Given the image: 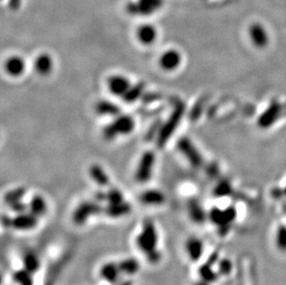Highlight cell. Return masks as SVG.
Segmentation results:
<instances>
[{"mask_svg": "<svg viewBox=\"0 0 286 285\" xmlns=\"http://www.w3.org/2000/svg\"><path fill=\"white\" fill-rule=\"evenodd\" d=\"M28 209L32 214L39 219L48 213L49 207L48 203L42 195H36L33 196L29 202Z\"/></svg>", "mask_w": 286, "mask_h": 285, "instance_id": "obj_21", "label": "cell"}, {"mask_svg": "<svg viewBox=\"0 0 286 285\" xmlns=\"http://www.w3.org/2000/svg\"><path fill=\"white\" fill-rule=\"evenodd\" d=\"M121 274L126 276H133L140 271L139 261L133 257H128L118 262Z\"/></svg>", "mask_w": 286, "mask_h": 285, "instance_id": "obj_25", "label": "cell"}, {"mask_svg": "<svg viewBox=\"0 0 286 285\" xmlns=\"http://www.w3.org/2000/svg\"><path fill=\"white\" fill-rule=\"evenodd\" d=\"M181 56L179 51L175 49H169L161 55L159 64L162 70L172 71L177 70L181 65Z\"/></svg>", "mask_w": 286, "mask_h": 285, "instance_id": "obj_14", "label": "cell"}, {"mask_svg": "<svg viewBox=\"0 0 286 285\" xmlns=\"http://www.w3.org/2000/svg\"><path fill=\"white\" fill-rule=\"evenodd\" d=\"M131 205L123 201L115 205H109L106 209V213L112 218H119L129 214L131 212Z\"/></svg>", "mask_w": 286, "mask_h": 285, "instance_id": "obj_26", "label": "cell"}, {"mask_svg": "<svg viewBox=\"0 0 286 285\" xmlns=\"http://www.w3.org/2000/svg\"><path fill=\"white\" fill-rule=\"evenodd\" d=\"M274 243L276 248L283 253H286V225L280 224L275 231Z\"/></svg>", "mask_w": 286, "mask_h": 285, "instance_id": "obj_29", "label": "cell"}, {"mask_svg": "<svg viewBox=\"0 0 286 285\" xmlns=\"http://www.w3.org/2000/svg\"><path fill=\"white\" fill-rule=\"evenodd\" d=\"M218 260V257H217V255L213 254L211 257H210L209 260L203 264L199 271H198V274H199V277H200V280H203L205 282H208L210 284H213L214 282H216L217 279L220 276L218 271L213 268L214 265L216 263V261Z\"/></svg>", "mask_w": 286, "mask_h": 285, "instance_id": "obj_16", "label": "cell"}, {"mask_svg": "<svg viewBox=\"0 0 286 285\" xmlns=\"http://www.w3.org/2000/svg\"><path fill=\"white\" fill-rule=\"evenodd\" d=\"M184 251L191 261L197 262L204 255L205 243L199 237H189L184 243Z\"/></svg>", "mask_w": 286, "mask_h": 285, "instance_id": "obj_11", "label": "cell"}, {"mask_svg": "<svg viewBox=\"0 0 286 285\" xmlns=\"http://www.w3.org/2000/svg\"><path fill=\"white\" fill-rule=\"evenodd\" d=\"M38 223V218L31 212L18 213L13 219H10L9 226L19 230H30L35 228Z\"/></svg>", "mask_w": 286, "mask_h": 285, "instance_id": "obj_13", "label": "cell"}, {"mask_svg": "<svg viewBox=\"0 0 286 285\" xmlns=\"http://www.w3.org/2000/svg\"><path fill=\"white\" fill-rule=\"evenodd\" d=\"M282 114V105L273 101L270 107L258 118V124L262 129H268L274 124Z\"/></svg>", "mask_w": 286, "mask_h": 285, "instance_id": "obj_10", "label": "cell"}, {"mask_svg": "<svg viewBox=\"0 0 286 285\" xmlns=\"http://www.w3.org/2000/svg\"><path fill=\"white\" fill-rule=\"evenodd\" d=\"M231 190L232 188L230 185V181H221L217 184L213 193L218 197H224V196L230 195Z\"/></svg>", "mask_w": 286, "mask_h": 285, "instance_id": "obj_32", "label": "cell"}, {"mask_svg": "<svg viewBox=\"0 0 286 285\" xmlns=\"http://www.w3.org/2000/svg\"><path fill=\"white\" fill-rule=\"evenodd\" d=\"M178 149L185 159L188 160L189 163L194 168H200L203 165V158L201 154L197 150L196 146L186 137H182L179 140Z\"/></svg>", "mask_w": 286, "mask_h": 285, "instance_id": "obj_7", "label": "cell"}, {"mask_svg": "<svg viewBox=\"0 0 286 285\" xmlns=\"http://www.w3.org/2000/svg\"><path fill=\"white\" fill-rule=\"evenodd\" d=\"M163 0H131L126 4L128 14L137 17H148L163 7Z\"/></svg>", "mask_w": 286, "mask_h": 285, "instance_id": "obj_5", "label": "cell"}, {"mask_svg": "<svg viewBox=\"0 0 286 285\" xmlns=\"http://www.w3.org/2000/svg\"><path fill=\"white\" fill-rule=\"evenodd\" d=\"M146 89V84L144 82H139L137 84L131 85V87L128 89L125 94L121 97L122 100L125 103H133L135 101H137L139 98H142L144 92Z\"/></svg>", "mask_w": 286, "mask_h": 285, "instance_id": "obj_24", "label": "cell"}, {"mask_svg": "<svg viewBox=\"0 0 286 285\" xmlns=\"http://www.w3.org/2000/svg\"><path fill=\"white\" fill-rule=\"evenodd\" d=\"M121 271L119 270L118 262H108L100 268L99 276L107 284L115 285L119 283L121 277Z\"/></svg>", "mask_w": 286, "mask_h": 285, "instance_id": "obj_15", "label": "cell"}, {"mask_svg": "<svg viewBox=\"0 0 286 285\" xmlns=\"http://www.w3.org/2000/svg\"><path fill=\"white\" fill-rule=\"evenodd\" d=\"M160 234L156 224L147 220L143 223L137 235L135 244L138 250L145 256L151 264H158L162 258V254L159 249Z\"/></svg>", "mask_w": 286, "mask_h": 285, "instance_id": "obj_1", "label": "cell"}, {"mask_svg": "<svg viewBox=\"0 0 286 285\" xmlns=\"http://www.w3.org/2000/svg\"><path fill=\"white\" fill-rule=\"evenodd\" d=\"M3 285V275L2 273L0 272V285Z\"/></svg>", "mask_w": 286, "mask_h": 285, "instance_id": "obj_39", "label": "cell"}, {"mask_svg": "<svg viewBox=\"0 0 286 285\" xmlns=\"http://www.w3.org/2000/svg\"><path fill=\"white\" fill-rule=\"evenodd\" d=\"M21 0H9L8 1V5H9V7L10 9L12 10H18L20 7H21Z\"/></svg>", "mask_w": 286, "mask_h": 285, "instance_id": "obj_37", "label": "cell"}, {"mask_svg": "<svg viewBox=\"0 0 286 285\" xmlns=\"http://www.w3.org/2000/svg\"><path fill=\"white\" fill-rule=\"evenodd\" d=\"M107 85L110 93H112V95L116 97H122L131 87L132 84L127 77L115 74L109 77L107 81Z\"/></svg>", "mask_w": 286, "mask_h": 285, "instance_id": "obj_12", "label": "cell"}, {"mask_svg": "<svg viewBox=\"0 0 286 285\" xmlns=\"http://www.w3.org/2000/svg\"><path fill=\"white\" fill-rule=\"evenodd\" d=\"M140 201L147 206H160L165 202V195L159 190H147L140 195Z\"/></svg>", "mask_w": 286, "mask_h": 285, "instance_id": "obj_22", "label": "cell"}, {"mask_svg": "<svg viewBox=\"0 0 286 285\" xmlns=\"http://www.w3.org/2000/svg\"><path fill=\"white\" fill-rule=\"evenodd\" d=\"M89 173H90L92 180L95 181L96 183H98V185L106 186L109 184V182H110L109 176H108V174L106 173L104 169L101 167L100 165H98V164L92 165L90 170H89Z\"/></svg>", "mask_w": 286, "mask_h": 285, "instance_id": "obj_27", "label": "cell"}, {"mask_svg": "<svg viewBox=\"0 0 286 285\" xmlns=\"http://www.w3.org/2000/svg\"><path fill=\"white\" fill-rule=\"evenodd\" d=\"M161 125L159 124V122H155L153 125L149 128V130L147 131V134H146V140L150 141V140L154 139L155 135H158L160 130H161Z\"/></svg>", "mask_w": 286, "mask_h": 285, "instance_id": "obj_35", "label": "cell"}, {"mask_svg": "<svg viewBox=\"0 0 286 285\" xmlns=\"http://www.w3.org/2000/svg\"><path fill=\"white\" fill-rule=\"evenodd\" d=\"M13 280L18 285H34V274L23 268L15 272Z\"/></svg>", "mask_w": 286, "mask_h": 285, "instance_id": "obj_31", "label": "cell"}, {"mask_svg": "<svg viewBox=\"0 0 286 285\" xmlns=\"http://www.w3.org/2000/svg\"><path fill=\"white\" fill-rule=\"evenodd\" d=\"M40 259L38 256L34 252H28L24 255L23 260H22V266L23 269L30 271L31 273H35L40 269Z\"/></svg>", "mask_w": 286, "mask_h": 285, "instance_id": "obj_28", "label": "cell"}, {"mask_svg": "<svg viewBox=\"0 0 286 285\" xmlns=\"http://www.w3.org/2000/svg\"><path fill=\"white\" fill-rule=\"evenodd\" d=\"M105 200L108 201L109 205H115L124 201L122 193L116 188H112L106 194Z\"/></svg>", "mask_w": 286, "mask_h": 285, "instance_id": "obj_33", "label": "cell"}, {"mask_svg": "<svg viewBox=\"0 0 286 285\" xmlns=\"http://www.w3.org/2000/svg\"><path fill=\"white\" fill-rule=\"evenodd\" d=\"M4 69L10 76H21L26 70V63L21 57H9L4 63Z\"/></svg>", "mask_w": 286, "mask_h": 285, "instance_id": "obj_17", "label": "cell"}, {"mask_svg": "<svg viewBox=\"0 0 286 285\" xmlns=\"http://www.w3.org/2000/svg\"><path fill=\"white\" fill-rule=\"evenodd\" d=\"M136 37L141 44L148 46L157 40L158 31L152 24L145 23L140 25L136 30Z\"/></svg>", "mask_w": 286, "mask_h": 285, "instance_id": "obj_18", "label": "cell"}, {"mask_svg": "<svg viewBox=\"0 0 286 285\" xmlns=\"http://www.w3.org/2000/svg\"><path fill=\"white\" fill-rule=\"evenodd\" d=\"M283 195H285V196H286V188L283 190Z\"/></svg>", "mask_w": 286, "mask_h": 285, "instance_id": "obj_41", "label": "cell"}, {"mask_svg": "<svg viewBox=\"0 0 286 285\" xmlns=\"http://www.w3.org/2000/svg\"><path fill=\"white\" fill-rule=\"evenodd\" d=\"M34 68L39 75L41 76L49 75V73L52 72L54 68V61L52 57L47 53L40 54L35 58Z\"/></svg>", "mask_w": 286, "mask_h": 285, "instance_id": "obj_19", "label": "cell"}, {"mask_svg": "<svg viewBox=\"0 0 286 285\" xmlns=\"http://www.w3.org/2000/svg\"><path fill=\"white\" fill-rule=\"evenodd\" d=\"M95 112L100 116L117 117L120 114V108L110 100H99L95 106Z\"/></svg>", "mask_w": 286, "mask_h": 285, "instance_id": "obj_20", "label": "cell"}, {"mask_svg": "<svg viewBox=\"0 0 286 285\" xmlns=\"http://www.w3.org/2000/svg\"><path fill=\"white\" fill-rule=\"evenodd\" d=\"M232 271V263L228 258L220 259L218 262L217 271L220 276H228Z\"/></svg>", "mask_w": 286, "mask_h": 285, "instance_id": "obj_34", "label": "cell"}, {"mask_svg": "<svg viewBox=\"0 0 286 285\" xmlns=\"http://www.w3.org/2000/svg\"><path fill=\"white\" fill-rule=\"evenodd\" d=\"M193 285H211V284L210 283H208V282H205V281H203V280H198L197 282H196L195 284Z\"/></svg>", "mask_w": 286, "mask_h": 285, "instance_id": "obj_38", "label": "cell"}, {"mask_svg": "<svg viewBox=\"0 0 286 285\" xmlns=\"http://www.w3.org/2000/svg\"><path fill=\"white\" fill-rule=\"evenodd\" d=\"M101 208L97 202L87 201L80 204L73 213V221L78 224H84L90 217L100 212Z\"/></svg>", "mask_w": 286, "mask_h": 285, "instance_id": "obj_9", "label": "cell"}, {"mask_svg": "<svg viewBox=\"0 0 286 285\" xmlns=\"http://www.w3.org/2000/svg\"><path fill=\"white\" fill-rule=\"evenodd\" d=\"M159 98V97L156 95V94H147V95H143L142 97V99L144 101V103H150V102H153V101H156L157 99Z\"/></svg>", "mask_w": 286, "mask_h": 285, "instance_id": "obj_36", "label": "cell"}, {"mask_svg": "<svg viewBox=\"0 0 286 285\" xmlns=\"http://www.w3.org/2000/svg\"><path fill=\"white\" fill-rule=\"evenodd\" d=\"M114 285H129V284H128V282H125L124 284H122V283L119 282V283H117V284H115Z\"/></svg>", "mask_w": 286, "mask_h": 285, "instance_id": "obj_40", "label": "cell"}, {"mask_svg": "<svg viewBox=\"0 0 286 285\" xmlns=\"http://www.w3.org/2000/svg\"><path fill=\"white\" fill-rule=\"evenodd\" d=\"M184 112H185V106L183 103L179 102L175 105L173 112L168 118L167 121L161 125V130L158 134L157 144L159 147H163L167 144L168 140L172 137L176 128L180 124Z\"/></svg>", "mask_w": 286, "mask_h": 285, "instance_id": "obj_3", "label": "cell"}, {"mask_svg": "<svg viewBox=\"0 0 286 285\" xmlns=\"http://www.w3.org/2000/svg\"><path fill=\"white\" fill-rule=\"evenodd\" d=\"M237 211L234 207H228L225 209L212 208L208 214V218L213 225H215L221 235L229 232L230 225L236 220Z\"/></svg>", "mask_w": 286, "mask_h": 285, "instance_id": "obj_4", "label": "cell"}, {"mask_svg": "<svg viewBox=\"0 0 286 285\" xmlns=\"http://www.w3.org/2000/svg\"><path fill=\"white\" fill-rule=\"evenodd\" d=\"M26 189L24 187L15 188L13 190L7 192L4 196V202L7 206H12L15 203L22 200V198L25 196Z\"/></svg>", "mask_w": 286, "mask_h": 285, "instance_id": "obj_30", "label": "cell"}, {"mask_svg": "<svg viewBox=\"0 0 286 285\" xmlns=\"http://www.w3.org/2000/svg\"><path fill=\"white\" fill-rule=\"evenodd\" d=\"M155 160V154L152 151H147L143 154L135 171L136 181L145 183L151 179Z\"/></svg>", "mask_w": 286, "mask_h": 285, "instance_id": "obj_6", "label": "cell"}, {"mask_svg": "<svg viewBox=\"0 0 286 285\" xmlns=\"http://www.w3.org/2000/svg\"><path fill=\"white\" fill-rule=\"evenodd\" d=\"M135 121L130 115L117 116L112 123L106 125L102 131V135L107 141H112L119 135H128L133 132Z\"/></svg>", "mask_w": 286, "mask_h": 285, "instance_id": "obj_2", "label": "cell"}, {"mask_svg": "<svg viewBox=\"0 0 286 285\" xmlns=\"http://www.w3.org/2000/svg\"><path fill=\"white\" fill-rule=\"evenodd\" d=\"M188 214L190 219L196 224H203L208 219V214L205 212L201 205L196 200H190L188 204Z\"/></svg>", "mask_w": 286, "mask_h": 285, "instance_id": "obj_23", "label": "cell"}, {"mask_svg": "<svg viewBox=\"0 0 286 285\" xmlns=\"http://www.w3.org/2000/svg\"><path fill=\"white\" fill-rule=\"evenodd\" d=\"M248 35L257 49H265L270 42V36L267 30L259 22H254L248 27Z\"/></svg>", "mask_w": 286, "mask_h": 285, "instance_id": "obj_8", "label": "cell"}]
</instances>
